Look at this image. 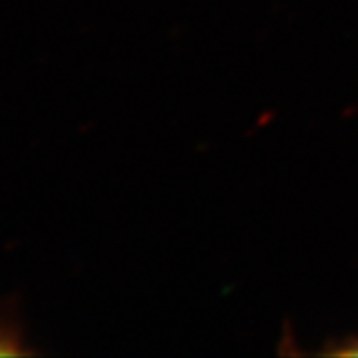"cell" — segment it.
<instances>
[{"label":"cell","mask_w":358,"mask_h":358,"mask_svg":"<svg viewBox=\"0 0 358 358\" xmlns=\"http://www.w3.org/2000/svg\"><path fill=\"white\" fill-rule=\"evenodd\" d=\"M32 355L24 345V331L16 313L8 305H0V357Z\"/></svg>","instance_id":"1"},{"label":"cell","mask_w":358,"mask_h":358,"mask_svg":"<svg viewBox=\"0 0 358 358\" xmlns=\"http://www.w3.org/2000/svg\"><path fill=\"white\" fill-rule=\"evenodd\" d=\"M331 352L341 357H358V338H348L345 343H338L334 348H331Z\"/></svg>","instance_id":"2"}]
</instances>
